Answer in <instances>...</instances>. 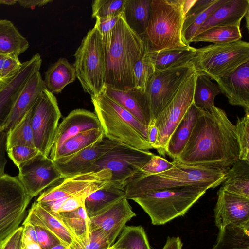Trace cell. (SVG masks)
<instances>
[{
	"instance_id": "obj_1",
	"label": "cell",
	"mask_w": 249,
	"mask_h": 249,
	"mask_svg": "<svg viewBox=\"0 0 249 249\" xmlns=\"http://www.w3.org/2000/svg\"><path fill=\"white\" fill-rule=\"evenodd\" d=\"M235 126L214 106L197 120L189 139L173 160L188 165L227 169L239 160Z\"/></svg>"
},
{
	"instance_id": "obj_2",
	"label": "cell",
	"mask_w": 249,
	"mask_h": 249,
	"mask_svg": "<svg viewBox=\"0 0 249 249\" xmlns=\"http://www.w3.org/2000/svg\"><path fill=\"white\" fill-rule=\"evenodd\" d=\"M145 39L127 24L123 13L115 26L106 52L105 88L127 90L134 87V69L143 55Z\"/></svg>"
},
{
	"instance_id": "obj_3",
	"label": "cell",
	"mask_w": 249,
	"mask_h": 249,
	"mask_svg": "<svg viewBox=\"0 0 249 249\" xmlns=\"http://www.w3.org/2000/svg\"><path fill=\"white\" fill-rule=\"evenodd\" d=\"M174 166L160 173L136 176L124 188L125 197L133 200L152 192L186 186L210 188L221 184L229 169L184 165L173 160Z\"/></svg>"
},
{
	"instance_id": "obj_4",
	"label": "cell",
	"mask_w": 249,
	"mask_h": 249,
	"mask_svg": "<svg viewBox=\"0 0 249 249\" xmlns=\"http://www.w3.org/2000/svg\"><path fill=\"white\" fill-rule=\"evenodd\" d=\"M91 100L105 137L137 149H153L148 142V126L103 93L91 96Z\"/></svg>"
},
{
	"instance_id": "obj_5",
	"label": "cell",
	"mask_w": 249,
	"mask_h": 249,
	"mask_svg": "<svg viewBox=\"0 0 249 249\" xmlns=\"http://www.w3.org/2000/svg\"><path fill=\"white\" fill-rule=\"evenodd\" d=\"M184 0H152L147 27L142 37L152 51L187 46L183 39Z\"/></svg>"
},
{
	"instance_id": "obj_6",
	"label": "cell",
	"mask_w": 249,
	"mask_h": 249,
	"mask_svg": "<svg viewBox=\"0 0 249 249\" xmlns=\"http://www.w3.org/2000/svg\"><path fill=\"white\" fill-rule=\"evenodd\" d=\"M208 188L186 186L161 190L134 199L149 215L154 225H161L184 215Z\"/></svg>"
},
{
	"instance_id": "obj_7",
	"label": "cell",
	"mask_w": 249,
	"mask_h": 249,
	"mask_svg": "<svg viewBox=\"0 0 249 249\" xmlns=\"http://www.w3.org/2000/svg\"><path fill=\"white\" fill-rule=\"evenodd\" d=\"M74 56L76 77L90 96L103 93L105 86L106 52L101 34L94 26L83 38Z\"/></svg>"
},
{
	"instance_id": "obj_8",
	"label": "cell",
	"mask_w": 249,
	"mask_h": 249,
	"mask_svg": "<svg viewBox=\"0 0 249 249\" xmlns=\"http://www.w3.org/2000/svg\"><path fill=\"white\" fill-rule=\"evenodd\" d=\"M249 61V43L242 40L196 49L189 63L198 74L217 80Z\"/></svg>"
},
{
	"instance_id": "obj_9",
	"label": "cell",
	"mask_w": 249,
	"mask_h": 249,
	"mask_svg": "<svg viewBox=\"0 0 249 249\" xmlns=\"http://www.w3.org/2000/svg\"><path fill=\"white\" fill-rule=\"evenodd\" d=\"M153 155L149 150L137 149L116 143L87 172L109 170L111 173L110 182L124 188Z\"/></svg>"
},
{
	"instance_id": "obj_10",
	"label": "cell",
	"mask_w": 249,
	"mask_h": 249,
	"mask_svg": "<svg viewBox=\"0 0 249 249\" xmlns=\"http://www.w3.org/2000/svg\"><path fill=\"white\" fill-rule=\"evenodd\" d=\"M61 116L55 96L44 89L31 108V124L34 146L45 156L50 154Z\"/></svg>"
},
{
	"instance_id": "obj_11",
	"label": "cell",
	"mask_w": 249,
	"mask_h": 249,
	"mask_svg": "<svg viewBox=\"0 0 249 249\" xmlns=\"http://www.w3.org/2000/svg\"><path fill=\"white\" fill-rule=\"evenodd\" d=\"M32 198L17 177H0V243L19 227Z\"/></svg>"
},
{
	"instance_id": "obj_12",
	"label": "cell",
	"mask_w": 249,
	"mask_h": 249,
	"mask_svg": "<svg viewBox=\"0 0 249 249\" xmlns=\"http://www.w3.org/2000/svg\"><path fill=\"white\" fill-rule=\"evenodd\" d=\"M197 73L195 71L183 82L178 92L154 122L159 137L155 149L160 155H167V145L174 130L193 103Z\"/></svg>"
},
{
	"instance_id": "obj_13",
	"label": "cell",
	"mask_w": 249,
	"mask_h": 249,
	"mask_svg": "<svg viewBox=\"0 0 249 249\" xmlns=\"http://www.w3.org/2000/svg\"><path fill=\"white\" fill-rule=\"evenodd\" d=\"M195 71L189 62L162 71L156 70L147 85V96L152 122L172 100L183 82Z\"/></svg>"
},
{
	"instance_id": "obj_14",
	"label": "cell",
	"mask_w": 249,
	"mask_h": 249,
	"mask_svg": "<svg viewBox=\"0 0 249 249\" xmlns=\"http://www.w3.org/2000/svg\"><path fill=\"white\" fill-rule=\"evenodd\" d=\"M109 170L89 172L64 178L40 193L36 200L41 205L60 199L66 198L89 190H97L110 181Z\"/></svg>"
},
{
	"instance_id": "obj_15",
	"label": "cell",
	"mask_w": 249,
	"mask_h": 249,
	"mask_svg": "<svg viewBox=\"0 0 249 249\" xmlns=\"http://www.w3.org/2000/svg\"><path fill=\"white\" fill-rule=\"evenodd\" d=\"M18 168L17 177L32 198L64 178L53 160L41 154Z\"/></svg>"
},
{
	"instance_id": "obj_16",
	"label": "cell",
	"mask_w": 249,
	"mask_h": 249,
	"mask_svg": "<svg viewBox=\"0 0 249 249\" xmlns=\"http://www.w3.org/2000/svg\"><path fill=\"white\" fill-rule=\"evenodd\" d=\"M217 195L214 216L219 230L230 224L249 226V198L230 193L221 187Z\"/></svg>"
},
{
	"instance_id": "obj_17",
	"label": "cell",
	"mask_w": 249,
	"mask_h": 249,
	"mask_svg": "<svg viewBox=\"0 0 249 249\" xmlns=\"http://www.w3.org/2000/svg\"><path fill=\"white\" fill-rule=\"evenodd\" d=\"M135 216L125 197L98 214L89 218V229L102 231L112 246L126 223Z\"/></svg>"
},
{
	"instance_id": "obj_18",
	"label": "cell",
	"mask_w": 249,
	"mask_h": 249,
	"mask_svg": "<svg viewBox=\"0 0 249 249\" xmlns=\"http://www.w3.org/2000/svg\"><path fill=\"white\" fill-rule=\"evenodd\" d=\"M116 144L106 137L71 156L53 160L63 178L88 170Z\"/></svg>"
},
{
	"instance_id": "obj_19",
	"label": "cell",
	"mask_w": 249,
	"mask_h": 249,
	"mask_svg": "<svg viewBox=\"0 0 249 249\" xmlns=\"http://www.w3.org/2000/svg\"><path fill=\"white\" fill-rule=\"evenodd\" d=\"M216 81L230 104L242 107L249 112V61Z\"/></svg>"
},
{
	"instance_id": "obj_20",
	"label": "cell",
	"mask_w": 249,
	"mask_h": 249,
	"mask_svg": "<svg viewBox=\"0 0 249 249\" xmlns=\"http://www.w3.org/2000/svg\"><path fill=\"white\" fill-rule=\"evenodd\" d=\"M98 129L101 127L95 113L84 109L73 110L58 125L51 152L56 150L70 138L83 132Z\"/></svg>"
},
{
	"instance_id": "obj_21",
	"label": "cell",
	"mask_w": 249,
	"mask_h": 249,
	"mask_svg": "<svg viewBox=\"0 0 249 249\" xmlns=\"http://www.w3.org/2000/svg\"><path fill=\"white\" fill-rule=\"evenodd\" d=\"M46 88L39 71L33 73L19 91L3 126L8 131L33 107L42 90Z\"/></svg>"
},
{
	"instance_id": "obj_22",
	"label": "cell",
	"mask_w": 249,
	"mask_h": 249,
	"mask_svg": "<svg viewBox=\"0 0 249 249\" xmlns=\"http://www.w3.org/2000/svg\"><path fill=\"white\" fill-rule=\"evenodd\" d=\"M103 93L145 125L148 126L152 122L150 107L145 93L134 88L127 90L105 88Z\"/></svg>"
},
{
	"instance_id": "obj_23",
	"label": "cell",
	"mask_w": 249,
	"mask_h": 249,
	"mask_svg": "<svg viewBox=\"0 0 249 249\" xmlns=\"http://www.w3.org/2000/svg\"><path fill=\"white\" fill-rule=\"evenodd\" d=\"M249 11V0H227L211 14L195 36L214 27H240L242 19Z\"/></svg>"
},
{
	"instance_id": "obj_24",
	"label": "cell",
	"mask_w": 249,
	"mask_h": 249,
	"mask_svg": "<svg viewBox=\"0 0 249 249\" xmlns=\"http://www.w3.org/2000/svg\"><path fill=\"white\" fill-rule=\"evenodd\" d=\"M227 0H194L184 15L182 36L184 43L190 45L197 30L211 14Z\"/></svg>"
},
{
	"instance_id": "obj_25",
	"label": "cell",
	"mask_w": 249,
	"mask_h": 249,
	"mask_svg": "<svg viewBox=\"0 0 249 249\" xmlns=\"http://www.w3.org/2000/svg\"><path fill=\"white\" fill-rule=\"evenodd\" d=\"M204 112L194 103L189 107L169 139L167 155L170 158L175 159L184 148L195 124Z\"/></svg>"
},
{
	"instance_id": "obj_26",
	"label": "cell",
	"mask_w": 249,
	"mask_h": 249,
	"mask_svg": "<svg viewBox=\"0 0 249 249\" xmlns=\"http://www.w3.org/2000/svg\"><path fill=\"white\" fill-rule=\"evenodd\" d=\"M125 197L124 188L109 182L89 195L84 201V207L88 217L90 218Z\"/></svg>"
},
{
	"instance_id": "obj_27",
	"label": "cell",
	"mask_w": 249,
	"mask_h": 249,
	"mask_svg": "<svg viewBox=\"0 0 249 249\" xmlns=\"http://www.w3.org/2000/svg\"><path fill=\"white\" fill-rule=\"evenodd\" d=\"M77 78L75 67L65 58H60L45 72L43 80L46 89L52 93H59Z\"/></svg>"
},
{
	"instance_id": "obj_28",
	"label": "cell",
	"mask_w": 249,
	"mask_h": 249,
	"mask_svg": "<svg viewBox=\"0 0 249 249\" xmlns=\"http://www.w3.org/2000/svg\"><path fill=\"white\" fill-rule=\"evenodd\" d=\"M196 51V48L187 45L160 51L149 49L148 53L156 70L162 71L189 63Z\"/></svg>"
},
{
	"instance_id": "obj_29",
	"label": "cell",
	"mask_w": 249,
	"mask_h": 249,
	"mask_svg": "<svg viewBox=\"0 0 249 249\" xmlns=\"http://www.w3.org/2000/svg\"><path fill=\"white\" fill-rule=\"evenodd\" d=\"M27 39L10 21L0 20V54L18 57L29 48Z\"/></svg>"
},
{
	"instance_id": "obj_30",
	"label": "cell",
	"mask_w": 249,
	"mask_h": 249,
	"mask_svg": "<svg viewBox=\"0 0 249 249\" xmlns=\"http://www.w3.org/2000/svg\"><path fill=\"white\" fill-rule=\"evenodd\" d=\"M152 0H125L123 14L128 26L142 37L148 26Z\"/></svg>"
},
{
	"instance_id": "obj_31",
	"label": "cell",
	"mask_w": 249,
	"mask_h": 249,
	"mask_svg": "<svg viewBox=\"0 0 249 249\" xmlns=\"http://www.w3.org/2000/svg\"><path fill=\"white\" fill-rule=\"evenodd\" d=\"M30 210L62 243L69 246L71 249H79L80 244L59 217L52 214L36 201Z\"/></svg>"
},
{
	"instance_id": "obj_32",
	"label": "cell",
	"mask_w": 249,
	"mask_h": 249,
	"mask_svg": "<svg viewBox=\"0 0 249 249\" xmlns=\"http://www.w3.org/2000/svg\"><path fill=\"white\" fill-rule=\"evenodd\" d=\"M104 137L102 128L81 132L69 138L56 150L51 152L49 158L55 160L71 156L94 144Z\"/></svg>"
},
{
	"instance_id": "obj_33",
	"label": "cell",
	"mask_w": 249,
	"mask_h": 249,
	"mask_svg": "<svg viewBox=\"0 0 249 249\" xmlns=\"http://www.w3.org/2000/svg\"><path fill=\"white\" fill-rule=\"evenodd\" d=\"M225 190L249 198V161L238 160L228 170L221 187Z\"/></svg>"
},
{
	"instance_id": "obj_34",
	"label": "cell",
	"mask_w": 249,
	"mask_h": 249,
	"mask_svg": "<svg viewBox=\"0 0 249 249\" xmlns=\"http://www.w3.org/2000/svg\"><path fill=\"white\" fill-rule=\"evenodd\" d=\"M59 217L80 244V248L88 241L89 235V217L84 206L74 211L61 212Z\"/></svg>"
},
{
	"instance_id": "obj_35",
	"label": "cell",
	"mask_w": 249,
	"mask_h": 249,
	"mask_svg": "<svg viewBox=\"0 0 249 249\" xmlns=\"http://www.w3.org/2000/svg\"><path fill=\"white\" fill-rule=\"evenodd\" d=\"M211 249H249V226L230 224L219 230L216 242Z\"/></svg>"
},
{
	"instance_id": "obj_36",
	"label": "cell",
	"mask_w": 249,
	"mask_h": 249,
	"mask_svg": "<svg viewBox=\"0 0 249 249\" xmlns=\"http://www.w3.org/2000/svg\"><path fill=\"white\" fill-rule=\"evenodd\" d=\"M220 92L217 84L206 75L197 73L193 95V103L197 107L210 111L215 106L214 99Z\"/></svg>"
},
{
	"instance_id": "obj_37",
	"label": "cell",
	"mask_w": 249,
	"mask_h": 249,
	"mask_svg": "<svg viewBox=\"0 0 249 249\" xmlns=\"http://www.w3.org/2000/svg\"><path fill=\"white\" fill-rule=\"evenodd\" d=\"M31 108L7 131V150L17 145L35 147L31 124Z\"/></svg>"
},
{
	"instance_id": "obj_38",
	"label": "cell",
	"mask_w": 249,
	"mask_h": 249,
	"mask_svg": "<svg viewBox=\"0 0 249 249\" xmlns=\"http://www.w3.org/2000/svg\"><path fill=\"white\" fill-rule=\"evenodd\" d=\"M242 37L239 26H218L210 28L194 36L191 42H209L214 44L231 43Z\"/></svg>"
},
{
	"instance_id": "obj_39",
	"label": "cell",
	"mask_w": 249,
	"mask_h": 249,
	"mask_svg": "<svg viewBox=\"0 0 249 249\" xmlns=\"http://www.w3.org/2000/svg\"><path fill=\"white\" fill-rule=\"evenodd\" d=\"M111 246L119 249H151L145 231L141 226L125 227Z\"/></svg>"
},
{
	"instance_id": "obj_40",
	"label": "cell",
	"mask_w": 249,
	"mask_h": 249,
	"mask_svg": "<svg viewBox=\"0 0 249 249\" xmlns=\"http://www.w3.org/2000/svg\"><path fill=\"white\" fill-rule=\"evenodd\" d=\"M143 38L146 41V49L143 56L137 61L134 67V88L145 93L148 82L155 73L156 69L149 55L148 42Z\"/></svg>"
},
{
	"instance_id": "obj_41",
	"label": "cell",
	"mask_w": 249,
	"mask_h": 249,
	"mask_svg": "<svg viewBox=\"0 0 249 249\" xmlns=\"http://www.w3.org/2000/svg\"><path fill=\"white\" fill-rule=\"evenodd\" d=\"M24 222L30 223L34 227L37 241L42 249H50L56 245L62 243L55 235L44 226L39 218L30 210Z\"/></svg>"
},
{
	"instance_id": "obj_42",
	"label": "cell",
	"mask_w": 249,
	"mask_h": 249,
	"mask_svg": "<svg viewBox=\"0 0 249 249\" xmlns=\"http://www.w3.org/2000/svg\"><path fill=\"white\" fill-rule=\"evenodd\" d=\"M125 0H95L92 4V17L101 18L123 13Z\"/></svg>"
},
{
	"instance_id": "obj_43",
	"label": "cell",
	"mask_w": 249,
	"mask_h": 249,
	"mask_svg": "<svg viewBox=\"0 0 249 249\" xmlns=\"http://www.w3.org/2000/svg\"><path fill=\"white\" fill-rule=\"evenodd\" d=\"M235 126L239 147V159L249 161V112L237 118Z\"/></svg>"
},
{
	"instance_id": "obj_44",
	"label": "cell",
	"mask_w": 249,
	"mask_h": 249,
	"mask_svg": "<svg viewBox=\"0 0 249 249\" xmlns=\"http://www.w3.org/2000/svg\"><path fill=\"white\" fill-rule=\"evenodd\" d=\"M123 13L113 16L96 18L95 26L97 28L101 34L105 52L109 48L113 29Z\"/></svg>"
},
{
	"instance_id": "obj_45",
	"label": "cell",
	"mask_w": 249,
	"mask_h": 249,
	"mask_svg": "<svg viewBox=\"0 0 249 249\" xmlns=\"http://www.w3.org/2000/svg\"><path fill=\"white\" fill-rule=\"evenodd\" d=\"M7 152L9 157L18 168L41 154L36 147L25 145L13 146L7 149Z\"/></svg>"
},
{
	"instance_id": "obj_46",
	"label": "cell",
	"mask_w": 249,
	"mask_h": 249,
	"mask_svg": "<svg viewBox=\"0 0 249 249\" xmlns=\"http://www.w3.org/2000/svg\"><path fill=\"white\" fill-rule=\"evenodd\" d=\"M174 164L173 161L170 162L164 158L154 154L136 176L160 173L171 168Z\"/></svg>"
},
{
	"instance_id": "obj_47",
	"label": "cell",
	"mask_w": 249,
	"mask_h": 249,
	"mask_svg": "<svg viewBox=\"0 0 249 249\" xmlns=\"http://www.w3.org/2000/svg\"><path fill=\"white\" fill-rule=\"evenodd\" d=\"M17 75L12 59L7 55L0 54V93L10 85Z\"/></svg>"
},
{
	"instance_id": "obj_48",
	"label": "cell",
	"mask_w": 249,
	"mask_h": 249,
	"mask_svg": "<svg viewBox=\"0 0 249 249\" xmlns=\"http://www.w3.org/2000/svg\"><path fill=\"white\" fill-rule=\"evenodd\" d=\"M111 246L103 232L98 229L89 230L88 242L80 249H107Z\"/></svg>"
},
{
	"instance_id": "obj_49",
	"label": "cell",
	"mask_w": 249,
	"mask_h": 249,
	"mask_svg": "<svg viewBox=\"0 0 249 249\" xmlns=\"http://www.w3.org/2000/svg\"><path fill=\"white\" fill-rule=\"evenodd\" d=\"M23 226L19 227L12 234L0 243V249H21Z\"/></svg>"
},
{
	"instance_id": "obj_50",
	"label": "cell",
	"mask_w": 249,
	"mask_h": 249,
	"mask_svg": "<svg viewBox=\"0 0 249 249\" xmlns=\"http://www.w3.org/2000/svg\"><path fill=\"white\" fill-rule=\"evenodd\" d=\"M7 131L3 129L0 131V177L5 174V167L7 163L5 157Z\"/></svg>"
},
{
	"instance_id": "obj_51",
	"label": "cell",
	"mask_w": 249,
	"mask_h": 249,
	"mask_svg": "<svg viewBox=\"0 0 249 249\" xmlns=\"http://www.w3.org/2000/svg\"><path fill=\"white\" fill-rule=\"evenodd\" d=\"M23 228L22 242L31 241L37 242L34 227L30 223L23 222Z\"/></svg>"
},
{
	"instance_id": "obj_52",
	"label": "cell",
	"mask_w": 249,
	"mask_h": 249,
	"mask_svg": "<svg viewBox=\"0 0 249 249\" xmlns=\"http://www.w3.org/2000/svg\"><path fill=\"white\" fill-rule=\"evenodd\" d=\"M52 1V0H18L17 3L24 8L33 9L42 6Z\"/></svg>"
},
{
	"instance_id": "obj_53",
	"label": "cell",
	"mask_w": 249,
	"mask_h": 249,
	"mask_svg": "<svg viewBox=\"0 0 249 249\" xmlns=\"http://www.w3.org/2000/svg\"><path fill=\"white\" fill-rule=\"evenodd\" d=\"M159 137L158 130L154 122L148 126V142L155 149Z\"/></svg>"
},
{
	"instance_id": "obj_54",
	"label": "cell",
	"mask_w": 249,
	"mask_h": 249,
	"mask_svg": "<svg viewBox=\"0 0 249 249\" xmlns=\"http://www.w3.org/2000/svg\"><path fill=\"white\" fill-rule=\"evenodd\" d=\"M182 243L178 237H168L162 249H182Z\"/></svg>"
},
{
	"instance_id": "obj_55",
	"label": "cell",
	"mask_w": 249,
	"mask_h": 249,
	"mask_svg": "<svg viewBox=\"0 0 249 249\" xmlns=\"http://www.w3.org/2000/svg\"><path fill=\"white\" fill-rule=\"evenodd\" d=\"M22 246L26 247L28 249H42L41 246L36 242H22Z\"/></svg>"
},
{
	"instance_id": "obj_56",
	"label": "cell",
	"mask_w": 249,
	"mask_h": 249,
	"mask_svg": "<svg viewBox=\"0 0 249 249\" xmlns=\"http://www.w3.org/2000/svg\"><path fill=\"white\" fill-rule=\"evenodd\" d=\"M18 0H0V5H13L17 3Z\"/></svg>"
},
{
	"instance_id": "obj_57",
	"label": "cell",
	"mask_w": 249,
	"mask_h": 249,
	"mask_svg": "<svg viewBox=\"0 0 249 249\" xmlns=\"http://www.w3.org/2000/svg\"><path fill=\"white\" fill-rule=\"evenodd\" d=\"M50 249H71V248L64 244L60 243L53 246Z\"/></svg>"
},
{
	"instance_id": "obj_58",
	"label": "cell",
	"mask_w": 249,
	"mask_h": 249,
	"mask_svg": "<svg viewBox=\"0 0 249 249\" xmlns=\"http://www.w3.org/2000/svg\"><path fill=\"white\" fill-rule=\"evenodd\" d=\"M245 18H246V20H247V28L248 29V19H249V12L247 13V14L245 15Z\"/></svg>"
},
{
	"instance_id": "obj_59",
	"label": "cell",
	"mask_w": 249,
	"mask_h": 249,
	"mask_svg": "<svg viewBox=\"0 0 249 249\" xmlns=\"http://www.w3.org/2000/svg\"><path fill=\"white\" fill-rule=\"evenodd\" d=\"M107 249H116V248L112 247V246H110L109 248H108Z\"/></svg>"
},
{
	"instance_id": "obj_60",
	"label": "cell",
	"mask_w": 249,
	"mask_h": 249,
	"mask_svg": "<svg viewBox=\"0 0 249 249\" xmlns=\"http://www.w3.org/2000/svg\"><path fill=\"white\" fill-rule=\"evenodd\" d=\"M21 249H28L26 247L22 246Z\"/></svg>"
},
{
	"instance_id": "obj_61",
	"label": "cell",
	"mask_w": 249,
	"mask_h": 249,
	"mask_svg": "<svg viewBox=\"0 0 249 249\" xmlns=\"http://www.w3.org/2000/svg\"></svg>"
}]
</instances>
